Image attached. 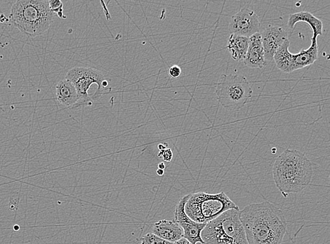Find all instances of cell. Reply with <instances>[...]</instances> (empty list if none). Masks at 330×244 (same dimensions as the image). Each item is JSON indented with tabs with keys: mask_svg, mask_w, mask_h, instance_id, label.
Listing matches in <instances>:
<instances>
[{
	"mask_svg": "<svg viewBox=\"0 0 330 244\" xmlns=\"http://www.w3.org/2000/svg\"><path fill=\"white\" fill-rule=\"evenodd\" d=\"M249 244H281L287 231L283 212L269 201L252 203L240 210Z\"/></svg>",
	"mask_w": 330,
	"mask_h": 244,
	"instance_id": "cell-1",
	"label": "cell"
},
{
	"mask_svg": "<svg viewBox=\"0 0 330 244\" xmlns=\"http://www.w3.org/2000/svg\"><path fill=\"white\" fill-rule=\"evenodd\" d=\"M311 161L301 151L286 149L275 159L273 178L284 197L304 191L312 180Z\"/></svg>",
	"mask_w": 330,
	"mask_h": 244,
	"instance_id": "cell-2",
	"label": "cell"
},
{
	"mask_svg": "<svg viewBox=\"0 0 330 244\" xmlns=\"http://www.w3.org/2000/svg\"><path fill=\"white\" fill-rule=\"evenodd\" d=\"M55 13L49 1L19 0L11 10V21L21 33L30 38L43 35L51 26Z\"/></svg>",
	"mask_w": 330,
	"mask_h": 244,
	"instance_id": "cell-3",
	"label": "cell"
},
{
	"mask_svg": "<svg viewBox=\"0 0 330 244\" xmlns=\"http://www.w3.org/2000/svg\"><path fill=\"white\" fill-rule=\"evenodd\" d=\"M240 213V210H228L207 224L201 234L205 244H249Z\"/></svg>",
	"mask_w": 330,
	"mask_h": 244,
	"instance_id": "cell-4",
	"label": "cell"
},
{
	"mask_svg": "<svg viewBox=\"0 0 330 244\" xmlns=\"http://www.w3.org/2000/svg\"><path fill=\"white\" fill-rule=\"evenodd\" d=\"M230 209L240 210L224 191L215 194L205 192L191 193L185 206L188 216L200 224H208Z\"/></svg>",
	"mask_w": 330,
	"mask_h": 244,
	"instance_id": "cell-5",
	"label": "cell"
},
{
	"mask_svg": "<svg viewBox=\"0 0 330 244\" xmlns=\"http://www.w3.org/2000/svg\"><path fill=\"white\" fill-rule=\"evenodd\" d=\"M217 100L225 109L238 111L250 102L253 90L245 77L222 74L216 85Z\"/></svg>",
	"mask_w": 330,
	"mask_h": 244,
	"instance_id": "cell-6",
	"label": "cell"
},
{
	"mask_svg": "<svg viewBox=\"0 0 330 244\" xmlns=\"http://www.w3.org/2000/svg\"><path fill=\"white\" fill-rule=\"evenodd\" d=\"M65 79L75 86L80 98V106L92 105V99L101 97L104 89L109 86L102 72L91 67L70 69Z\"/></svg>",
	"mask_w": 330,
	"mask_h": 244,
	"instance_id": "cell-7",
	"label": "cell"
},
{
	"mask_svg": "<svg viewBox=\"0 0 330 244\" xmlns=\"http://www.w3.org/2000/svg\"><path fill=\"white\" fill-rule=\"evenodd\" d=\"M289 45L290 42L288 39L282 44V46L279 47L274 57L277 68L283 73H291L295 70L309 66L313 65L318 60L317 38L312 37L311 46L307 50H301L296 55H293L289 52Z\"/></svg>",
	"mask_w": 330,
	"mask_h": 244,
	"instance_id": "cell-8",
	"label": "cell"
},
{
	"mask_svg": "<svg viewBox=\"0 0 330 244\" xmlns=\"http://www.w3.org/2000/svg\"><path fill=\"white\" fill-rule=\"evenodd\" d=\"M191 193L183 196L176 206L174 212V221L183 229V237L192 244H205L202 239V232L207 224L196 223L191 220L186 213L185 206L191 197Z\"/></svg>",
	"mask_w": 330,
	"mask_h": 244,
	"instance_id": "cell-9",
	"label": "cell"
},
{
	"mask_svg": "<svg viewBox=\"0 0 330 244\" xmlns=\"http://www.w3.org/2000/svg\"><path fill=\"white\" fill-rule=\"evenodd\" d=\"M260 27L257 13L253 10L245 7L232 16L229 23V31L230 34L250 38L259 33Z\"/></svg>",
	"mask_w": 330,
	"mask_h": 244,
	"instance_id": "cell-10",
	"label": "cell"
},
{
	"mask_svg": "<svg viewBox=\"0 0 330 244\" xmlns=\"http://www.w3.org/2000/svg\"><path fill=\"white\" fill-rule=\"evenodd\" d=\"M261 38L264 51L266 63L274 60L276 52L282 44L288 40L287 31L282 27L270 26L265 28Z\"/></svg>",
	"mask_w": 330,
	"mask_h": 244,
	"instance_id": "cell-11",
	"label": "cell"
},
{
	"mask_svg": "<svg viewBox=\"0 0 330 244\" xmlns=\"http://www.w3.org/2000/svg\"><path fill=\"white\" fill-rule=\"evenodd\" d=\"M243 62L251 68H262L267 64L260 33H256L250 38L248 50Z\"/></svg>",
	"mask_w": 330,
	"mask_h": 244,
	"instance_id": "cell-12",
	"label": "cell"
},
{
	"mask_svg": "<svg viewBox=\"0 0 330 244\" xmlns=\"http://www.w3.org/2000/svg\"><path fill=\"white\" fill-rule=\"evenodd\" d=\"M55 98L60 107H77L80 106V98L75 86L66 79L58 82L55 87Z\"/></svg>",
	"mask_w": 330,
	"mask_h": 244,
	"instance_id": "cell-13",
	"label": "cell"
},
{
	"mask_svg": "<svg viewBox=\"0 0 330 244\" xmlns=\"http://www.w3.org/2000/svg\"><path fill=\"white\" fill-rule=\"evenodd\" d=\"M153 233L163 240L174 243L183 238V229L174 220H160L153 225Z\"/></svg>",
	"mask_w": 330,
	"mask_h": 244,
	"instance_id": "cell-14",
	"label": "cell"
},
{
	"mask_svg": "<svg viewBox=\"0 0 330 244\" xmlns=\"http://www.w3.org/2000/svg\"><path fill=\"white\" fill-rule=\"evenodd\" d=\"M300 22H304L309 25L312 30L313 38H317L319 35H323V22L319 18L313 16L312 13L306 11L291 14L288 19L287 26L289 28L293 29L296 23Z\"/></svg>",
	"mask_w": 330,
	"mask_h": 244,
	"instance_id": "cell-15",
	"label": "cell"
},
{
	"mask_svg": "<svg viewBox=\"0 0 330 244\" xmlns=\"http://www.w3.org/2000/svg\"><path fill=\"white\" fill-rule=\"evenodd\" d=\"M249 43V38L230 34L227 44V50H228L232 59L236 61H243L248 50Z\"/></svg>",
	"mask_w": 330,
	"mask_h": 244,
	"instance_id": "cell-16",
	"label": "cell"
},
{
	"mask_svg": "<svg viewBox=\"0 0 330 244\" xmlns=\"http://www.w3.org/2000/svg\"><path fill=\"white\" fill-rule=\"evenodd\" d=\"M141 244H173L153 233H148L141 239Z\"/></svg>",
	"mask_w": 330,
	"mask_h": 244,
	"instance_id": "cell-17",
	"label": "cell"
},
{
	"mask_svg": "<svg viewBox=\"0 0 330 244\" xmlns=\"http://www.w3.org/2000/svg\"><path fill=\"white\" fill-rule=\"evenodd\" d=\"M50 9L52 12L56 13L60 18H65V16L63 15V2L60 0H50L49 1Z\"/></svg>",
	"mask_w": 330,
	"mask_h": 244,
	"instance_id": "cell-18",
	"label": "cell"
},
{
	"mask_svg": "<svg viewBox=\"0 0 330 244\" xmlns=\"http://www.w3.org/2000/svg\"><path fill=\"white\" fill-rule=\"evenodd\" d=\"M158 157L160 159L164 160L166 162H170L173 158L172 151L169 149V148H167L165 150L160 151L159 154H158Z\"/></svg>",
	"mask_w": 330,
	"mask_h": 244,
	"instance_id": "cell-19",
	"label": "cell"
},
{
	"mask_svg": "<svg viewBox=\"0 0 330 244\" xmlns=\"http://www.w3.org/2000/svg\"><path fill=\"white\" fill-rule=\"evenodd\" d=\"M170 77L172 78H177L181 75V68L178 65H174L170 67L168 71Z\"/></svg>",
	"mask_w": 330,
	"mask_h": 244,
	"instance_id": "cell-20",
	"label": "cell"
},
{
	"mask_svg": "<svg viewBox=\"0 0 330 244\" xmlns=\"http://www.w3.org/2000/svg\"><path fill=\"white\" fill-rule=\"evenodd\" d=\"M173 244H192L191 242H189L188 240H186V238L183 237L181 240H178L177 242H174Z\"/></svg>",
	"mask_w": 330,
	"mask_h": 244,
	"instance_id": "cell-21",
	"label": "cell"
},
{
	"mask_svg": "<svg viewBox=\"0 0 330 244\" xmlns=\"http://www.w3.org/2000/svg\"><path fill=\"white\" fill-rule=\"evenodd\" d=\"M167 144H161L158 145V149L160 151L165 150V149H167Z\"/></svg>",
	"mask_w": 330,
	"mask_h": 244,
	"instance_id": "cell-22",
	"label": "cell"
},
{
	"mask_svg": "<svg viewBox=\"0 0 330 244\" xmlns=\"http://www.w3.org/2000/svg\"><path fill=\"white\" fill-rule=\"evenodd\" d=\"M164 173H165L164 170L158 169V171H157V175H158V176H163Z\"/></svg>",
	"mask_w": 330,
	"mask_h": 244,
	"instance_id": "cell-23",
	"label": "cell"
},
{
	"mask_svg": "<svg viewBox=\"0 0 330 244\" xmlns=\"http://www.w3.org/2000/svg\"><path fill=\"white\" fill-rule=\"evenodd\" d=\"M165 168V165L164 163H160L158 164V169L164 170Z\"/></svg>",
	"mask_w": 330,
	"mask_h": 244,
	"instance_id": "cell-24",
	"label": "cell"
},
{
	"mask_svg": "<svg viewBox=\"0 0 330 244\" xmlns=\"http://www.w3.org/2000/svg\"></svg>",
	"mask_w": 330,
	"mask_h": 244,
	"instance_id": "cell-25",
	"label": "cell"
}]
</instances>
